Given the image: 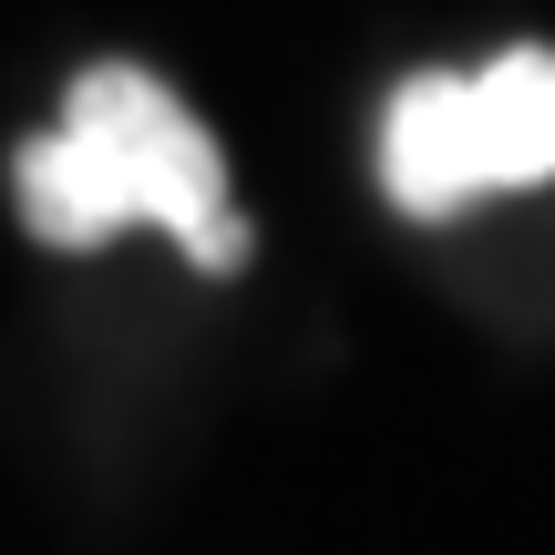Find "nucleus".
<instances>
[{"mask_svg":"<svg viewBox=\"0 0 555 555\" xmlns=\"http://www.w3.org/2000/svg\"><path fill=\"white\" fill-rule=\"evenodd\" d=\"M555 176V52H494L483 73H412L380 114V196L442 227L504 185Z\"/></svg>","mask_w":555,"mask_h":555,"instance_id":"nucleus-2","label":"nucleus"},{"mask_svg":"<svg viewBox=\"0 0 555 555\" xmlns=\"http://www.w3.org/2000/svg\"><path fill=\"white\" fill-rule=\"evenodd\" d=\"M11 206L62 258L124 237V227H165L206 278L247 268V217L227 196L217 134L144 62H82L62 93V124L11 155Z\"/></svg>","mask_w":555,"mask_h":555,"instance_id":"nucleus-1","label":"nucleus"}]
</instances>
